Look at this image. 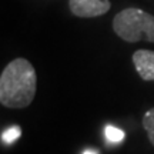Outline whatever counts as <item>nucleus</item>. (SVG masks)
<instances>
[{"label": "nucleus", "mask_w": 154, "mask_h": 154, "mask_svg": "<svg viewBox=\"0 0 154 154\" xmlns=\"http://www.w3.org/2000/svg\"><path fill=\"white\" fill-rule=\"evenodd\" d=\"M37 90V74L26 59L10 61L0 76V103L7 109H24L32 104Z\"/></svg>", "instance_id": "1"}, {"label": "nucleus", "mask_w": 154, "mask_h": 154, "mask_svg": "<svg viewBox=\"0 0 154 154\" xmlns=\"http://www.w3.org/2000/svg\"><path fill=\"white\" fill-rule=\"evenodd\" d=\"M20 136H22V128L19 126H11L2 133V141L6 144H10L13 141H16Z\"/></svg>", "instance_id": "6"}, {"label": "nucleus", "mask_w": 154, "mask_h": 154, "mask_svg": "<svg viewBox=\"0 0 154 154\" xmlns=\"http://www.w3.org/2000/svg\"><path fill=\"white\" fill-rule=\"evenodd\" d=\"M83 154H97V153H96L94 150H86V151H84Z\"/></svg>", "instance_id": "8"}, {"label": "nucleus", "mask_w": 154, "mask_h": 154, "mask_svg": "<svg viewBox=\"0 0 154 154\" xmlns=\"http://www.w3.org/2000/svg\"><path fill=\"white\" fill-rule=\"evenodd\" d=\"M133 63L138 76L144 82H154V51L153 50H137L133 54Z\"/></svg>", "instance_id": "4"}, {"label": "nucleus", "mask_w": 154, "mask_h": 154, "mask_svg": "<svg viewBox=\"0 0 154 154\" xmlns=\"http://www.w3.org/2000/svg\"><path fill=\"white\" fill-rule=\"evenodd\" d=\"M113 30L127 43L140 40L154 43V16L137 7H127L114 16Z\"/></svg>", "instance_id": "2"}, {"label": "nucleus", "mask_w": 154, "mask_h": 154, "mask_svg": "<svg viewBox=\"0 0 154 154\" xmlns=\"http://www.w3.org/2000/svg\"><path fill=\"white\" fill-rule=\"evenodd\" d=\"M143 127L147 131L150 143L154 146V107L146 111V114L143 117Z\"/></svg>", "instance_id": "5"}, {"label": "nucleus", "mask_w": 154, "mask_h": 154, "mask_svg": "<svg viewBox=\"0 0 154 154\" xmlns=\"http://www.w3.org/2000/svg\"><path fill=\"white\" fill-rule=\"evenodd\" d=\"M69 7L77 17H97L110 10V0H69Z\"/></svg>", "instance_id": "3"}, {"label": "nucleus", "mask_w": 154, "mask_h": 154, "mask_svg": "<svg viewBox=\"0 0 154 154\" xmlns=\"http://www.w3.org/2000/svg\"><path fill=\"white\" fill-rule=\"evenodd\" d=\"M106 137L111 143H120L124 138V131L114 126H107L106 127Z\"/></svg>", "instance_id": "7"}]
</instances>
